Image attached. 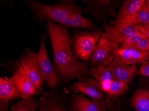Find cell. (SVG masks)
<instances>
[{
    "label": "cell",
    "mask_w": 149,
    "mask_h": 111,
    "mask_svg": "<svg viewBox=\"0 0 149 111\" xmlns=\"http://www.w3.org/2000/svg\"><path fill=\"white\" fill-rule=\"evenodd\" d=\"M46 26L52 49L54 67L61 82L86 81L89 78V62L80 61L74 56L72 38L67 28L51 21L46 22Z\"/></svg>",
    "instance_id": "obj_1"
},
{
    "label": "cell",
    "mask_w": 149,
    "mask_h": 111,
    "mask_svg": "<svg viewBox=\"0 0 149 111\" xmlns=\"http://www.w3.org/2000/svg\"><path fill=\"white\" fill-rule=\"evenodd\" d=\"M24 2L37 21L41 24L48 21L61 24L70 16L76 4L74 1L65 0L58 1L56 4L54 5L43 4L36 0H25Z\"/></svg>",
    "instance_id": "obj_2"
},
{
    "label": "cell",
    "mask_w": 149,
    "mask_h": 111,
    "mask_svg": "<svg viewBox=\"0 0 149 111\" xmlns=\"http://www.w3.org/2000/svg\"><path fill=\"white\" fill-rule=\"evenodd\" d=\"M4 66L9 72L12 74L16 85L22 100H33V97L39 95L42 90L36 84L24 71L18 59L6 62Z\"/></svg>",
    "instance_id": "obj_3"
},
{
    "label": "cell",
    "mask_w": 149,
    "mask_h": 111,
    "mask_svg": "<svg viewBox=\"0 0 149 111\" xmlns=\"http://www.w3.org/2000/svg\"><path fill=\"white\" fill-rule=\"evenodd\" d=\"M103 33L98 30L75 32L72 43V50L75 57L77 60L87 61L90 60L93 51Z\"/></svg>",
    "instance_id": "obj_4"
},
{
    "label": "cell",
    "mask_w": 149,
    "mask_h": 111,
    "mask_svg": "<svg viewBox=\"0 0 149 111\" xmlns=\"http://www.w3.org/2000/svg\"><path fill=\"white\" fill-rule=\"evenodd\" d=\"M47 35V33H45L43 35L40 34L41 44L38 52L30 51V53L43 73L47 85L52 89L58 87L61 81L57 75L53 65L48 58L46 44Z\"/></svg>",
    "instance_id": "obj_5"
},
{
    "label": "cell",
    "mask_w": 149,
    "mask_h": 111,
    "mask_svg": "<svg viewBox=\"0 0 149 111\" xmlns=\"http://www.w3.org/2000/svg\"><path fill=\"white\" fill-rule=\"evenodd\" d=\"M112 26H105V32L102 34L105 38L113 41L118 45L135 36L146 35L143 25L114 24Z\"/></svg>",
    "instance_id": "obj_6"
},
{
    "label": "cell",
    "mask_w": 149,
    "mask_h": 111,
    "mask_svg": "<svg viewBox=\"0 0 149 111\" xmlns=\"http://www.w3.org/2000/svg\"><path fill=\"white\" fill-rule=\"evenodd\" d=\"M38 108L40 111H70L65 93L58 87L43 93L38 101Z\"/></svg>",
    "instance_id": "obj_7"
},
{
    "label": "cell",
    "mask_w": 149,
    "mask_h": 111,
    "mask_svg": "<svg viewBox=\"0 0 149 111\" xmlns=\"http://www.w3.org/2000/svg\"><path fill=\"white\" fill-rule=\"evenodd\" d=\"M119 1L113 0H82V2L86 5V7L82 10L92 16L99 24L105 20L106 15H116V8Z\"/></svg>",
    "instance_id": "obj_8"
},
{
    "label": "cell",
    "mask_w": 149,
    "mask_h": 111,
    "mask_svg": "<svg viewBox=\"0 0 149 111\" xmlns=\"http://www.w3.org/2000/svg\"><path fill=\"white\" fill-rule=\"evenodd\" d=\"M119 46L113 41L108 40L101 35L89 60L91 67L100 64L108 67L115 58L111 52Z\"/></svg>",
    "instance_id": "obj_9"
},
{
    "label": "cell",
    "mask_w": 149,
    "mask_h": 111,
    "mask_svg": "<svg viewBox=\"0 0 149 111\" xmlns=\"http://www.w3.org/2000/svg\"><path fill=\"white\" fill-rule=\"evenodd\" d=\"M29 48L24 49L21 56L18 59L27 75L36 84L38 88L42 90L45 78L36 60L30 53Z\"/></svg>",
    "instance_id": "obj_10"
},
{
    "label": "cell",
    "mask_w": 149,
    "mask_h": 111,
    "mask_svg": "<svg viewBox=\"0 0 149 111\" xmlns=\"http://www.w3.org/2000/svg\"><path fill=\"white\" fill-rule=\"evenodd\" d=\"M67 91L77 94H82L92 99L104 100L106 93L101 85L94 78H88L86 81L74 83L67 88Z\"/></svg>",
    "instance_id": "obj_11"
},
{
    "label": "cell",
    "mask_w": 149,
    "mask_h": 111,
    "mask_svg": "<svg viewBox=\"0 0 149 111\" xmlns=\"http://www.w3.org/2000/svg\"><path fill=\"white\" fill-rule=\"evenodd\" d=\"M113 75V80L129 84L139 72L136 64L126 65L118 57H115L108 66Z\"/></svg>",
    "instance_id": "obj_12"
},
{
    "label": "cell",
    "mask_w": 149,
    "mask_h": 111,
    "mask_svg": "<svg viewBox=\"0 0 149 111\" xmlns=\"http://www.w3.org/2000/svg\"><path fill=\"white\" fill-rule=\"evenodd\" d=\"M70 111H108L104 100L86 98L84 94H74L70 104Z\"/></svg>",
    "instance_id": "obj_13"
},
{
    "label": "cell",
    "mask_w": 149,
    "mask_h": 111,
    "mask_svg": "<svg viewBox=\"0 0 149 111\" xmlns=\"http://www.w3.org/2000/svg\"><path fill=\"white\" fill-rule=\"evenodd\" d=\"M111 53L115 57L119 58L126 65L142 64L149 56V52L120 46L115 48Z\"/></svg>",
    "instance_id": "obj_14"
},
{
    "label": "cell",
    "mask_w": 149,
    "mask_h": 111,
    "mask_svg": "<svg viewBox=\"0 0 149 111\" xmlns=\"http://www.w3.org/2000/svg\"><path fill=\"white\" fill-rule=\"evenodd\" d=\"M21 98L13 77H0V101H10Z\"/></svg>",
    "instance_id": "obj_15"
},
{
    "label": "cell",
    "mask_w": 149,
    "mask_h": 111,
    "mask_svg": "<svg viewBox=\"0 0 149 111\" xmlns=\"http://www.w3.org/2000/svg\"><path fill=\"white\" fill-rule=\"evenodd\" d=\"M144 0H125L116 13L114 21H118L127 17L131 16L139 12L143 6Z\"/></svg>",
    "instance_id": "obj_16"
},
{
    "label": "cell",
    "mask_w": 149,
    "mask_h": 111,
    "mask_svg": "<svg viewBox=\"0 0 149 111\" xmlns=\"http://www.w3.org/2000/svg\"><path fill=\"white\" fill-rule=\"evenodd\" d=\"M130 103L135 111H149V89L137 90L131 97Z\"/></svg>",
    "instance_id": "obj_17"
},
{
    "label": "cell",
    "mask_w": 149,
    "mask_h": 111,
    "mask_svg": "<svg viewBox=\"0 0 149 111\" xmlns=\"http://www.w3.org/2000/svg\"><path fill=\"white\" fill-rule=\"evenodd\" d=\"M82 8L74 4L71 12V17L74 28H85L90 30L95 29L96 26L89 18H85L82 15Z\"/></svg>",
    "instance_id": "obj_18"
},
{
    "label": "cell",
    "mask_w": 149,
    "mask_h": 111,
    "mask_svg": "<svg viewBox=\"0 0 149 111\" xmlns=\"http://www.w3.org/2000/svg\"><path fill=\"white\" fill-rule=\"evenodd\" d=\"M120 46L131 48L145 52H149V39L146 35L135 36L121 43Z\"/></svg>",
    "instance_id": "obj_19"
},
{
    "label": "cell",
    "mask_w": 149,
    "mask_h": 111,
    "mask_svg": "<svg viewBox=\"0 0 149 111\" xmlns=\"http://www.w3.org/2000/svg\"><path fill=\"white\" fill-rule=\"evenodd\" d=\"M132 24V25H146L149 23V12L146 8L141 7V10L135 14L125 17L118 21H111V24Z\"/></svg>",
    "instance_id": "obj_20"
},
{
    "label": "cell",
    "mask_w": 149,
    "mask_h": 111,
    "mask_svg": "<svg viewBox=\"0 0 149 111\" xmlns=\"http://www.w3.org/2000/svg\"><path fill=\"white\" fill-rule=\"evenodd\" d=\"M88 75L92 76L100 85L103 81L111 82L113 80V75L108 67L101 64L91 67Z\"/></svg>",
    "instance_id": "obj_21"
},
{
    "label": "cell",
    "mask_w": 149,
    "mask_h": 111,
    "mask_svg": "<svg viewBox=\"0 0 149 111\" xmlns=\"http://www.w3.org/2000/svg\"><path fill=\"white\" fill-rule=\"evenodd\" d=\"M129 91L128 84L124 82L113 80L110 82V89L106 93V97L113 103L116 102L120 97Z\"/></svg>",
    "instance_id": "obj_22"
},
{
    "label": "cell",
    "mask_w": 149,
    "mask_h": 111,
    "mask_svg": "<svg viewBox=\"0 0 149 111\" xmlns=\"http://www.w3.org/2000/svg\"><path fill=\"white\" fill-rule=\"evenodd\" d=\"M38 102L35 100H22L11 106L10 111H36Z\"/></svg>",
    "instance_id": "obj_23"
},
{
    "label": "cell",
    "mask_w": 149,
    "mask_h": 111,
    "mask_svg": "<svg viewBox=\"0 0 149 111\" xmlns=\"http://www.w3.org/2000/svg\"><path fill=\"white\" fill-rule=\"evenodd\" d=\"M140 75L149 77V56L144 62L139 69Z\"/></svg>",
    "instance_id": "obj_24"
},
{
    "label": "cell",
    "mask_w": 149,
    "mask_h": 111,
    "mask_svg": "<svg viewBox=\"0 0 149 111\" xmlns=\"http://www.w3.org/2000/svg\"><path fill=\"white\" fill-rule=\"evenodd\" d=\"M105 105L108 111H121V107L120 105H114L113 102L109 98L105 97Z\"/></svg>",
    "instance_id": "obj_25"
},
{
    "label": "cell",
    "mask_w": 149,
    "mask_h": 111,
    "mask_svg": "<svg viewBox=\"0 0 149 111\" xmlns=\"http://www.w3.org/2000/svg\"><path fill=\"white\" fill-rule=\"evenodd\" d=\"M110 82L109 81H103L100 84L101 88L106 93V94L110 89Z\"/></svg>",
    "instance_id": "obj_26"
},
{
    "label": "cell",
    "mask_w": 149,
    "mask_h": 111,
    "mask_svg": "<svg viewBox=\"0 0 149 111\" xmlns=\"http://www.w3.org/2000/svg\"><path fill=\"white\" fill-rule=\"evenodd\" d=\"M9 106L8 103L0 101V111H8Z\"/></svg>",
    "instance_id": "obj_27"
},
{
    "label": "cell",
    "mask_w": 149,
    "mask_h": 111,
    "mask_svg": "<svg viewBox=\"0 0 149 111\" xmlns=\"http://www.w3.org/2000/svg\"><path fill=\"white\" fill-rule=\"evenodd\" d=\"M145 28V32L146 36L149 39V23L143 25Z\"/></svg>",
    "instance_id": "obj_28"
},
{
    "label": "cell",
    "mask_w": 149,
    "mask_h": 111,
    "mask_svg": "<svg viewBox=\"0 0 149 111\" xmlns=\"http://www.w3.org/2000/svg\"><path fill=\"white\" fill-rule=\"evenodd\" d=\"M142 7L146 8L149 12V0H144Z\"/></svg>",
    "instance_id": "obj_29"
}]
</instances>
